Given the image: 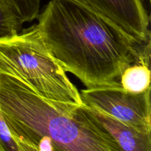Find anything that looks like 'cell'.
<instances>
[{
    "instance_id": "cell-1",
    "label": "cell",
    "mask_w": 151,
    "mask_h": 151,
    "mask_svg": "<svg viewBox=\"0 0 151 151\" xmlns=\"http://www.w3.org/2000/svg\"><path fill=\"white\" fill-rule=\"evenodd\" d=\"M37 19L55 58L86 88L119 82L133 63L150 65V41H137L77 0H50Z\"/></svg>"
},
{
    "instance_id": "cell-2",
    "label": "cell",
    "mask_w": 151,
    "mask_h": 151,
    "mask_svg": "<svg viewBox=\"0 0 151 151\" xmlns=\"http://www.w3.org/2000/svg\"><path fill=\"white\" fill-rule=\"evenodd\" d=\"M0 108L4 118L47 137L58 151H122L82 105L72 114L55 109L21 78L0 72Z\"/></svg>"
},
{
    "instance_id": "cell-3",
    "label": "cell",
    "mask_w": 151,
    "mask_h": 151,
    "mask_svg": "<svg viewBox=\"0 0 151 151\" xmlns=\"http://www.w3.org/2000/svg\"><path fill=\"white\" fill-rule=\"evenodd\" d=\"M0 72L24 81L65 114H72L83 105L80 91L44 42L36 24L0 38Z\"/></svg>"
},
{
    "instance_id": "cell-4",
    "label": "cell",
    "mask_w": 151,
    "mask_h": 151,
    "mask_svg": "<svg viewBox=\"0 0 151 151\" xmlns=\"http://www.w3.org/2000/svg\"><path fill=\"white\" fill-rule=\"evenodd\" d=\"M150 90L132 93L120 83L81 90L83 105L102 112L133 128L151 133Z\"/></svg>"
},
{
    "instance_id": "cell-5",
    "label": "cell",
    "mask_w": 151,
    "mask_h": 151,
    "mask_svg": "<svg viewBox=\"0 0 151 151\" xmlns=\"http://www.w3.org/2000/svg\"><path fill=\"white\" fill-rule=\"evenodd\" d=\"M135 40L150 41L148 13L142 0H77Z\"/></svg>"
},
{
    "instance_id": "cell-6",
    "label": "cell",
    "mask_w": 151,
    "mask_h": 151,
    "mask_svg": "<svg viewBox=\"0 0 151 151\" xmlns=\"http://www.w3.org/2000/svg\"><path fill=\"white\" fill-rule=\"evenodd\" d=\"M86 108L93 117L114 139L121 150L151 151V133L138 131L102 112Z\"/></svg>"
},
{
    "instance_id": "cell-7",
    "label": "cell",
    "mask_w": 151,
    "mask_h": 151,
    "mask_svg": "<svg viewBox=\"0 0 151 151\" xmlns=\"http://www.w3.org/2000/svg\"><path fill=\"white\" fill-rule=\"evenodd\" d=\"M0 151H40V141L23 128L6 122L0 108Z\"/></svg>"
},
{
    "instance_id": "cell-8",
    "label": "cell",
    "mask_w": 151,
    "mask_h": 151,
    "mask_svg": "<svg viewBox=\"0 0 151 151\" xmlns=\"http://www.w3.org/2000/svg\"><path fill=\"white\" fill-rule=\"evenodd\" d=\"M119 83L124 89L136 94L151 88L150 65L141 63L130 65L122 72Z\"/></svg>"
},
{
    "instance_id": "cell-9",
    "label": "cell",
    "mask_w": 151,
    "mask_h": 151,
    "mask_svg": "<svg viewBox=\"0 0 151 151\" xmlns=\"http://www.w3.org/2000/svg\"><path fill=\"white\" fill-rule=\"evenodd\" d=\"M23 24L10 6L0 0V38L19 33Z\"/></svg>"
},
{
    "instance_id": "cell-10",
    "label": "cell",
    "mask_w": 151,
    "mask_h": 151,
    "mask_svg": "<svg viewBox=\"0 0 151 151\" xmlns=\"http://www.w3.org/2000/svg\"><path fill=\"white\" fill-rule=\"evenodd\" d=\"M23 23L30 22L40 13L41 0H4Z\"/></svg>"
},
{
    "instance_id": "cell-11",
    "label": "cell",
    "mask_w": 151,
    "mask_h": 151,
    "mask_svg": "<svg viewBox=\"0 0 151 151\" xmlns=\"http://www.w3.org/2000/svg\"><path fill=\"white\" fill-rule=\"evenodd\" d=\"M52 151H58V150H55V149H54V148H53V147H52Z\"/></svg>"
}]
</instances>
